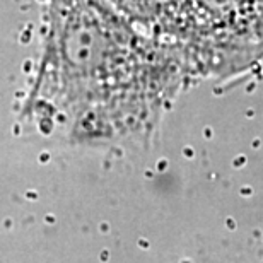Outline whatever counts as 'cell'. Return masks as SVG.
Instances as JSON below:
<instances>
[{"label": "cell", "mask_w": 263, "mask_h": 263, "mask_svg": "<svg viewBox=\"0 0 263 263\" xmlns=\"http://www.w3.org/2000/svg\"><path fill=\"white\" fill-rule=\"evenodd\" d=\"M162 43L198 81L238 76L263 60V0H176Z\"/></svg>", "instance_id": "cell-2"}, {"label": "cell", "mask_w": 263, "mask_h": 263, "mask_svg": "<svg viewBox=\"0 0 263 263\" xmlns=\"http://www.w3.org/2000/svg\"><path fill=\"white\" fill-rule=\"evenodd\" d=\"M48 70L55 113L72 137L151 135L178 94L198 82L176 50L132 26L104 0H57Z\"/></svg>", "instance_id": "cell-1"}]
</instances>
